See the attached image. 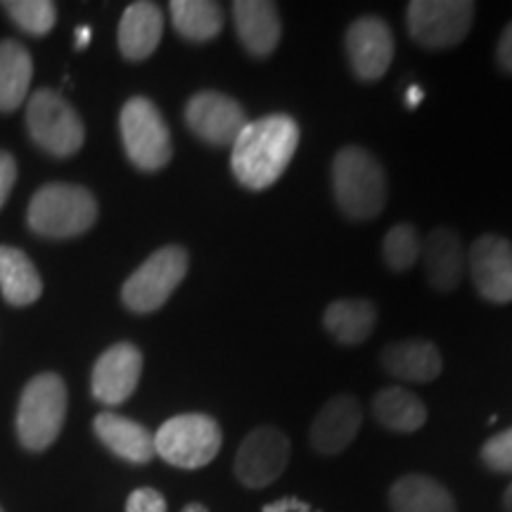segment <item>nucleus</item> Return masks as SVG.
<instances>
[{"label": "nucleus", "mask_w": 512, "mask_h": 512, "mask_svg": "<svg viewBox=\"0 0 512 512\" xmlns=\"http://www.w3.org/2000/svg\"><path fill=\"white\" fill-rule=\"evenodd\" d=\"M299 124L290 114H268L242 128L230 152V171L247 190H266L280 181L299 145Z\"/></svg>", "instance_id": "obj_1"}, {"label": "nucleus", "mask_w": 512, "mask_h": 512, "mask_svg": "<svg viewBox=\"0 0 512 512\" xmlns=\"http://www.w3.org/2000/svg\"><path fill=\"white\" fill-rule=\"evenodd\" d=\"M332 192L351 221H373L387 204V174L366 147L347 145L332 159Z\"/></svg>", "instance_id": "obj_2"}, {"label": "nucleus", "mask_w": 512, "mask_h": 512, "mask_svg": "<svg viewBox=\"0 0 512 512\" xmlns=\"http://www.w3.org/2000/svg\"><path fill=\"white\" fill-rule=\"evenodd\" d=\"M27 221L29 228L43 238H76L95 226L98 202L83 185L48 183L31 197Z\"/></svg>", "instance_id": "obj_3"}, {"label": "nucleus", "mask_w": 512, "mask_h": 512, "mask_svg": "<svg viewBox=\"0 0 512 512\" xmlns=\"http://www.w3.org/2000/svg\"><path fill=\"white\" fill-rule=\"evenodd\" d=\"M67 418V387L55 373H41L24 387L17 408V437L29 451H46Z\"/></svg>", "instance_id": "obj_4"}, {"label": "nucleus", "mask_w": 512, "mask_h": 512, "mask_svg": "<svg viewBox=\"0 0 512 512\" xmlns=\"http://www.w3.org/2000/svg\"><path fill=\"white\" fill-rule=\"evenodd\" d=\"M223 434L219 422L204 413H183L166 420L155 434V453L181 470H200L219 456Z\"/></svg>", "instance_id": "obj_5"}, {"label": "nucleus", "mask_w": 512, "mask_h": 512, "mask_svg": "<svg viewBox=\"0 0 512 512\" xmlns=\"http://www.w3.org/2000/svg\"><path fill=\"white\" fill-rule=\"evenodd\" d=\"M119 131L131 164L140 171H159L171 162L174 145L162 112L147 98H131L119 114Z\"/></svg>", "instance_id": "obj_6"}, {"label": "nucleus", "mask_w": 512, "mask_h": 512, "mask_svg": "<svg viewBox=\"0 0 512 512\" xmlns=\"http://www.w3.org/2000/svg\"><path fill=\"white\" fill-rule=\"evenodd\" d=\"M190 256L183 247L166 245L143 261L138 271L128 275L121 287V302L133 313H152L169 302L188 273Z\"/></svg>", "instance_id": "obj_7"}, {"label": "nucleus", "mask_w": 512, "mask_h": 512, "mask_svg": "<svg viewBox=\"0 0 512 512\" xmlns=\"http://www.w3.org/2000/svg\"><path fill=\"white\" fill-rule=\"evenodd\" d=\"M27 126L31 138L48 155L74 157L86 140V128L72 105L60 93L41 88L27 105Z\"/></svg>", "instance_id": "obj_8"}, {"label": "nucleus", "mask_w": 512, "mask_h": 512, "mask_svg": "<svg viewBox=\"0 0 512 512\" xmlns=\"http://www.w3.org/2000/svg\"><path fill=\"white\" fill-rule=\"evenodd\" d=\"M470 0H413L406 8L408 34L427 50L456 48L475 22Z\"/></svg>", "instance_id": "obj_9"}, {"label": "nucleus", "mask_w": 512, "mask_h": 512, "mask_svg": "<svg viewBox=\"0 0 512 512\" xmlns=\"http://www.w3.org/2000/svg\"><path fill=\"white\" fill-rule=\"evenodd\" d=\"M292 444L283 430L273 425L256 427L245 437L235 456V477L247 489H264L285 472Z\"/></svg>", "instance_id": "obj_10"}, {"label": "nucleus", "mask_w": 512, "mask_h": 512, "mask_svg": "<svg viewBox=\"0 0 512 512\" xmlns=\"http://www.w3.org/2000/svg\"><path fill=\"white\" fill-rule=\"evenodd\" d=\"M185 124L207 145L233 147L249 121L240 102L230 95L219 91H200L192 95L185 105Z\"/></svg>", "instance_id": "obj_11"}, {"label": "nucleus", "mask_w": 512, "mask_h": 512, "mask_svg": "<svg viewBox=\"0 0 512 512\" xmlns=\"http://www.w3.org/2000/svg\"><path fill=\"white\" fill-rule=\"evenodd\" d=\"M344 48L351 64V72L358 81H380L394 60V34L389 24L377 15L358 17L347 29Z\"/></svg>", "instance_id": "obj_12"}, {"label": "nucleus", "mask_w": 512, "mask_h": 512, "mask_svg": "<svg viewBox=\"0 0 512 512\" xmlns=\"http://www.w3.org/2000/svg\"><path fill=\"white\" fill-rule=\"evenodd\" d=\"M470 278L479 297L491 304L512 302V242L503 235H482L467 254Z\"/></svg>", "instance_id": "obj_13"}, {"label": "nucleus", "mask_w": 512, "mask_h": 512, "mask_svg": "<svg viewBox=\"0 0 512 512\" xmlns=\"http://www.w3.org/2000/svg\"><path fill=\"white\" fill-rule=\"evenodd\" d=\"M143 373V354L136 344L119 342L102 351L91 375V392L102 406H119L138 389Z\"/></svg>", "instance_id": "obj_14"}, {"label": "nucleus", "mask_w": 512, "mask_h": 512, "mask_svg": "<svg viewBox=\"0 0 512 512\" xmlns=\"http://www.w3.org/2000/svg\"><path fill=\"white\" fill-rule=\"evenodd\" d=\"M363 425V408L356 396L339 394L320 408L309 439L320 456H337L356 439Z\"/></svg>", "instance_id": "obj_15"}, {"label": "nucleus", "mask_w": 512, "mask_h": 512, "mask_svg": "<svg viewBox=\"0 0 512 512\" xmlns=\"http://www.w3.org/2000/svg\"><path fill=\"white\" fill-rule=\"evenodd\" d=\"M233 22L242 48L252 57L273 55L283 36L278 5L268 0H238L233 3Z\"/></svg>", "instance_id": "obj_16"}, {"label": "nucleus", "mask_w": 512, "mask_h": 512, "mask_svg": "<svg viewBox=\"0 0 512 512\" xmlns=\"http://www.w3.org/2000/svg\"><path fill=\"white\" fill-rule=\"evenodd\" d=\"M422 264H425L427 283L441 294L453 292L460 285L465 268V254L460 235L453 228H434L422 242Z\"/></svg>", "instance_id": "obj_17"}, {"label": "nucleus", "mask_w": 512, "mask_h": 512, "mask_svg": "<svg viewBox=\"0 0 512 512\" xmlns=\"http://www.w3.org/2000/svg\"><path fill=\"white\" fill-rule=\"evenodd\" d=\"M93 430L95 437L110 448L114 456L126 460V463L145 465L157 456L155 437H152L150 430L136 420L124 418V415L110 411L100 413L93 420Z\"/></svg>", "instance_id": "obj_18"}, {"label": "nucleus", "mask_w": 512, "mask_h": 512, "mask_svg": "<svg viewBox=\"0 0 512 512\" xmlns=\"http://www.w3.org/2000/svg\"><path fill=\"white\" fill-rule=\"evenodd\" d=\"M162 34L164 15L159 10V5L147 3V0L131 3L124 10V15H121L117 31L121 55L131 62L147 60L157 50Z\"/></svg>", "instance_id": "obj_19"}, {"label": "nucleus", "mask_w": 512, "mask_h": 512, "mask_svg": "<svg viewBox=\"0 0 512 512\" xmlns=\"http://www.w3.org/2000/svg\"><path fill=\"white\" fill-rule=\"evenodd\" d=\"M382 368L403 382H432L444 370V358L437 344L427 339H403L382 349Z\"/></svg>", "instance_id": "obj_20"}, {"label": "nucleus", "mask_w": 512, "mask_h": 512, "mask_svg": "<svg viewBox=\"0 0 512 512\" xmlns=\"http://www.w3.org/2000/svg\"><path fill=\"white\" fill-rule=\"evenodd\" d=\"M323 325L344 347H358L373 335L377 309L368 299H337L323 313Z\"/></svg>", "instance_id": "obj_21"}, {"label": "nucleus", "mask_w": 512, "mask_h": 512, "mask_svg": "<svg viewBox=\"0 0 512 512\" xmlns=\"http://www.w3.org/2000/svg\"><path fill=\"white\" fill-rule=\"evenodd\" d=\"M0 292L12 306H29L41 299L43 280L22 249L0 245Z\"/></svg>", "instance_id": "obj_22"}, {"label": "nucleus", "mask_w": 512, "mask_h": 512, "mask_svg": "<svg viewBox=\"0 0 512 512\" xmlns=\"http://www.w3.org/2000/svg\"><path fill=\"white\" fill-rule=\"evenodd\" d=\"M394 512H456V501L444 484L425 475H406L396 479L389 491Z\"/></svg>", "instance_id": "obj_23"}, {"label": "nucleus", "mask_w": 512, "mask_h": 512, "mask_svg": "<svg viewBox=\"0 0 512 512\" xmlns=\"http://www.w3.org/2000/svg\"><path fill=\"white\" fill-rule=\"evenodd\" d=\"M373 415L384 430L411 434L427 422V406L408 389L387 387L375 394Z\"/></svg>", "instance_id": "obj_24"}, {"label": "nucleus", "mask_w": 512, "mask_h": 512, "mask_svg": "<svg viewBox=\"0 0 512 512\" xmlns=\"http://www.w3.org/2000/svg\"><path fill=\"white\" fill-rule=\"evenodd\" d=\"M34 60L17 41L0 43V112H15L27 98Z\"/></svg>", "instance_id": "obj_25"}, {"label": "nucleus", "mask_w": 512, "mask_h": 512, "mask_svg": "<svg viewBox=\"0 0 512 512\" xmlns=\"http://www.w3.org/2000/svg\"><path fill=\"white\" fill-rule=\"evenodd\" d=\"M169 10L174 29L192 43L214 41L226 22L221 5L211 0H174Z\"/></svg>", "instance_id": "obj_26"}, {"label": "nucleus", "mask_w": 512, "mask_h": 512, "mask_svg": "<svg viewBox=\"0 0 512 512\" xmlns=\"http://www.w3.org/2000/svg\"><path fill=\"white\" fill-rule=\"evenodd\" d=\"M422 252L420 233L411 223H396V226L384 235L382 259L387 268L394 273H408L418 264Z\"/></svg>", "instance_id": "obj_27"}, {"label": "nucleus", "mask_w": 512, "mask_h": 512, "mask_svg": "<svg viewBox=\"0 0 512 512\" xmlns=\"http://www.w3.org/2000/svg\"><path fill=\"white\" fill-rule=\"evenodd\" d=\"M3 10L12 22L31 36H46L57 22V10L50 0H5Z\"/></svg>", "instance_id": "obj_28"}, {"label": "nucleus", "mask_w": 512, "mask_h": 512, "mask_svg": "<svg viewBox=\"0 0 512 512\" xmlns=\"http://www.w3.org/2000/svg\"><path fill=\"white\" fill-rule=\"evenodd\" d=\"M482 460L494 472H512V427L486 441L482 446Z\"/></svg>", "instance_id": "obj_29"}, {"label": "nucleus", "mask_w": 512, "mask_h": 512, "mask_svg": "<svg viewBox=\"0 0 512 512\" xmlns=\"http://www.w3.org/2000/svg\"><path fill=\"white\" fill-rule=\"evenodd\" d=\"M126 512H166V498L157 489L143 486L128 496Z\"/></svg>", "instance_id": "obj_30"}, {"label": "nucleus", "mask_w": 512, "mask_h": 512, "mask_svg": "<svg viewBox=\"0 0 512 512\" xmlns=\"http://www.w3.org/2000/svg\"><path fill=\"white\" fill-rule=\"evenodd\" d=\"M17 181V162L10 152L0 150V209L8 202L12 188H15Z\"/></svg>", "instance_id": "obj_31"}, {"label": "nucleus", "mask_w": 512, "mask_h": 512, "mask_svg": "<svg viewBox=\"0 0 512 512\" xmlns=\"http://www.w3.org/2000/svg\"><path fill=\"white\" fill-rule=\"evenodd\" d=\"M496 62H498V67L503 69V72L512 74V22L503 29L501 38H498Z\"/></svg>", "instance_id": "obj_32"}, {"label": "nucleus", "mask_w": 512, "mask_h": 512, "mask_svg": "<svg viewBox=\"0 0 512 512\" xmlns=\"http://www.w3.org/2000/svg\"><path fill=\"white\" fill-rule=\"evenodd\" d=\"M261 512H318V510H313L309 503L299 501V498L287 496V498H278V501L268 503Z\"/></svg>", "instance_id": "obj_33"}, {"label": "nucleus", "mask_w": 512, "mask_h": 512, "mask_svg": "<svg viewBox=\"0 0 512 512\" xmlns=\"http://www.w3.org/2000/svg\"><path fill=\"white\" fill-rule=\"evenodd\" d=\"M93 31L91 27H79L76 29V50H86L88 43H91Z\"/></svg>", "instance_id": "obj_34"}, {"label": "nucleus", "mask_w": 512, "mask_h": 512, "mask_svg": "<svg viewBox=\"0 0 512 512\" xmlns=\"http://www.w3.org/2000/svg\"><path fill=\"white\" fill-rule=\"evenodd\" d=\"M422 98H425V91H422L420 86H411V88H408V91H406V105L411 107V110H413V107L420 105Z\"/></svg>", "instance_id": "obj_35"}, {"label": "nucleus", "mask_w": 512, "mask_h": 512, "mask_svg": "<svg viewBox=\"0 0 512 512\" xmlns=\"http://www.w3.org/2000/svg\"><path fill=\"white\" fill-rule=\"evenodd\" d=\"M183 512H209V510L204 508L202 503H190V505H185Z\"/></svg>", "instance_id": "obj_36"}, {"label": "nucleus", "mask_w": 512, "mask_h": 512, "mask_svg": "<svg viewBox=\"0 0 512 512\" xmlns=\"http://www.w3.org/2000/svg\"><path fill=\"white\" fill-rule=\"evenodd\" d=\"M503 501H505V508H508V512H512V484H510V489L505 491Z\"/></svg>", "instance_id": "obj_37"}, {"label": "nucleus", "mask_w": 512, "mask_h": 512, "mask_svg": "<svg viewBox=\"0 0 512 512\" xmlns=\"http://www.w3.org/2000/svg\"><path fill=\"white\" fill-rule=\"evenodd\" d=\"M0 512H3V508H0Z\"/></svg>", "instance_id": "obj_38"}]
</instances>
